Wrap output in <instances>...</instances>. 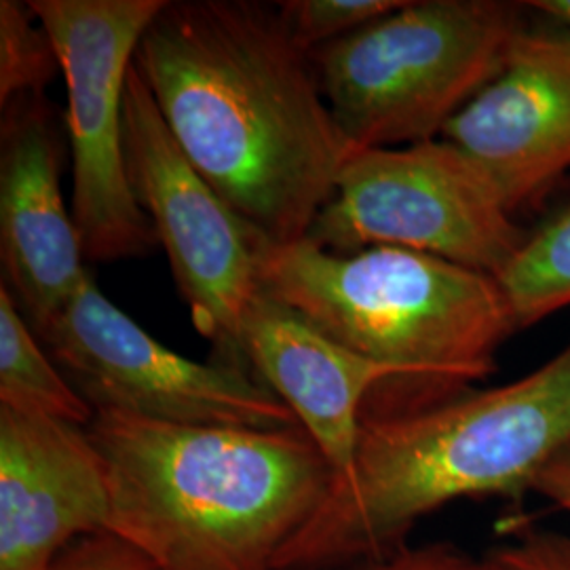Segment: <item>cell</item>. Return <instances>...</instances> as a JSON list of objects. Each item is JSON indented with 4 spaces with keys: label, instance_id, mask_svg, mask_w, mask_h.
I'll return each mask as SVG.
<instances>
[{
    "label": "cell",
    "instance_id": "obj_18",
    "mask_svg": "<svg viewBox=\"0 0 570 570\" xmlns=\"http://www.w3.org/2000/svg\"><path fill=\"white\" fill-rule=\"evenodd\" d=\"M326 570H505L501 569L489 551L484 556L469 553L449 541L412 546L406 543L391 553Z\"/></svg>",
    "mask_w": 570,
    "mask_h": 570
},
{
    "label": "cell",
    "instance_id": "obj_9",
    "mask_svg": "<svg viewBox=\"0 0 570 570\" xmlns=\"http://www.w3.org/2000/svg\"><path fill=\"white\" fill-rule=\"evenodd\" d=\"M94 412L230 428H301L296 414L249 370L188 360L110 303L91 273L39 336Z\"/></svg>",
    "mask_w": 570,
    "mask_h": 570
},
{
    "label": "cell",
    "instance_id": "obj_4",
    "mask_svg": "<svg viewBox=\"0 0 570 570\" xmlns=\"http://www.w3.org/2000/svg\"><path fill=\"white\" fill-rule=\"evenodd\" d=\"M261 287L332 341L393 367L366 416L433 406L489 379L518 330L497 277L402 247L330 254L301 239L271 247Z\"/></svg>",
    "mask_w": 570,
    "mask_h": 570
},
{
    "label": "cell",
    "instance_id": "obj_13",
    "mask_svg": "<svg viewBox=\"0 0 570 570\" xmlns=\"http://www.w3.org/2000/svg\"><path fill=\"white\" fill-rule=\"evenodd\" d=\"M239 348L245 367L296 414L336 478H346L366 402L397 379L395 370L332 341L265 287L245 308Z\"/></svg>",
    "mask_w": 570,
    "mask_h": 570
},
{
    "label": "cell",
    "instance_id": "obj_3",
    "mask_svg": "<svg viewBox=\"0 0 570 570\" xmlns=\"http://www.w3.org/2000/svg\"><path fill=\"white\" fill-rule=\"evenodd\" d=\"M106 530L157 570H277L334 484L303 428L183 425L96 412Z\"/></svg>",
    "mask_w": 570,
    "mask_h": 570
},
{
    "label": "cell",
    "instance_id": "obj_17",
    "mask_svg": "<svg viewBox=\"0 0 570 570\" xmlns=\"http://www.w3.org/2000/svg\"><path fill=\"white\" fill-rule=\"evenodd\" d=\"M406 0H282L277 2L287 35L301 49L313 51L327 42L397 11Z\"/></svg>",
    "mask_w": 570,
    "mask_h": 570
},
{
    "label": "cell",
    "instance_id": "obj_6",
    "mask_svg": "<svg viewBox=\"0 0 570 570\" xmlns=\"http://www.w3.org/2000/svg\"><path fill=\"white\" fill-rule=\"evenodd\" d=\"M330 254L402 247L499 277L529 233L446 140L353 148L308 235Z\"/></svg>",
    "mask_w": 570,
    "mask_h": 570
},
{
    "label": "cell",
    "instance_id": "obj_22",
    "mask_svg": "<svg viewBox=\"0 0 570 570\" xmlns=\"http://www.w3.org/2000/svg\"><path fill=\"white\" fill-rule=\"evenodd\" d=\"M530 7L548 13L553 20L570 28V0H537V2H530Z\"/></svg>",
    "mask_w": 570,
    "mask_h": 570
},
{
    "label": "cell",
    "instance_id": "obj_15",
    "mask_svg": "<svg viewBox=\"0 0 570 570\" xmlns=\"http://www.w3.org/2000/svg\"><path fill=\"white\" fill-rule=\"evenodd\" d=\"M518 330L570 306V207L534 235L499 277Z\"/></svg>",
    "mask_w": 570,
    "mask_h": 570
},
{
    "label": "cell",
    "instance_id": "obj_12",
    "mask_svg": "<svg viewBox=\"0 0 570 570\" xmlns=\"http://www.w3.org/2000/svg\"><path fill=\"white\" fill-rule=\"evenodd\" d=\"M110 492L87 429L0 406V570H49L102 532Z\"/></svg>",
    "mask_w": 570,
    "mask_h": 570
},
{
    "label": "cell",
    "instance_id": "obj_11",
    "mask_svg": "<svg viewBox=\"0 0 570 570\" xmlns=\"http://www.w3.org/2000/svg\"><path fill=\"white\" fill-rule=\"evenodd\" d=\"M2 284L45 334L72 301L89 268L60 188V144L45 96L2 108L0 129Z\"/></svg>",
    "mask_w": 570,
    "mask_h": 570
},
{
    "label": "cell",
    "instance_id": "obj_5",
    "mask_svg": "<svg viewBox=\"0 0 570 570\" xmlns=\"http://www.w3.org/2000/svg\"><path fill=\"white\" fill-rule=\"evenodd\" d=\"M501 0H406L397 11L311 51L346 140L397 148L438 140L524 32Z\"/></svg>",
    "mask_w": 570,
    "mask_h": 570
},
{
    "label": "cell",
    "instance_id": "obj_10",
    "mask_svg": "<svg viewBox=\"0 0 570 570\" xmlns=\"http://www.w3.org/2000/svg\"><path fill=\"white\" fill-rule=\"evenodd\" d=\"M515 214L570 169V35L524 30L497 77L446 125Z\"/></svg>",
    "mask_w": 570,
    "mask_h": 570
},
{
    "label": "cell",
    "instance_id": "obj_16",
    "mask_svg": "<svg viewBox=\"0 0 570 570\" xmlns=\"http://www.w3.org/2000/svg\"><path fill=\"white\" fill-rule=\"evenodd\" d=\"M58 72L56 45L28 2L0 0V108L45 96Z\"/></svg>",
    "mask_w": 570,
    "mask_h": 570
},
{
    "label": "cell",
    "instance_id": "obj_2",
    "mask_svg": "<svg viewBox=\"0 0 570 570\" xmlns=\"http://www.w3.org/2000/svg\"><path fill=\"white\" fill-rule=\"evenodd\" d=\"M570 446V343L501 387L366 416L353 468L282 551L277 570H326L410 543L429 513L461 499L520 501Z\"/></svg>",
    "mask_w": 570,
    "mask_h": 570
},
{
    "label": "cell",
    "instance_id": "obj_7",
    "mask_svg": "<svg viewBox=\"0 0 570 570\" xmlns=\"http://www.w3.org/2000/svg\"><path fill=\"white\" fill-rule=\"evenodd\" d=\"M47 28L68 89L72 220L87 263L138 258L159 245L136 202L122 142L127 75L167 0H26Z\"/></svg>",
    "mask_w": 570,
    "mask_h": 570
},
{
    "label": "cell",
    "instance_id": "obj_8",
    "mask_svg": "<svg viewBox=\"0 0 570 570\" xmlns=\"http://www.w3.org/2000/svg\"><path fill=\"white\" fill-rule=\"evenodd\" d=\"M122 142L134 197L164 245L193 324L216 345L220 362L245 367L242 320L275 245L188 161L134 63L122 98Z\"/></svg>",
    "mask_w": 570,
    "mask_h": 570
},
{
    "label": "cell",
    "instance_id": "obj_19",
    "mask_svg": "<svg viewBox=\"0 0 570 570\" xmlns=\"http://www.w3.org/2000/svg\"><path fill=\"white\" fill-rule=\"evenodd\" d=\"M489 553L505 570H570V532L520 527Z\"/></svg>",
    "mask_w": 570,
    "mask_h": 570
},
{
    "label": "cell",
    "instance_id": "obj_1",
    "mask_svg": "<svg viewBox=\"0 0 570 570\" xmlns=\"http://www.w3.org/2000/svg\"><path fill=\"white\" fill-rule=\"evenodd\" d=\"M134 68L226 204L273 245L305 239L355 146L277 2L167 0Z\"/></svg>",
    "mask_w": 570,
    "mask_h": 570
},
{
    "label": "cell",
    "instance_id": "obj_20",
    "mask_svg": "<svg viewBox=\"0 0 570 570\" xmlns=\"http://www.w3.org/2000/svg\"><path fill=\"white\" fill-rule=\"evenodd\" d=\"M49 570H157L136 548L110 530H102L72 543Z\"/></svg>",
    "mask_w": 570,
    "mask_h": 570
},
{
    "label": "cell",
    "instance_id": "obj_14",
    "mask_svg": "<svg viewBox=\"0 0 570 570\" xmlns=\"http://www.w3.org/2000/svg\"><path fill=\"white\" fill-rule=\"evenodd\" d=\"M0 406L89 428L96 412L45 355L37 332L0 284Z\"/></svg>",
    "mask_w": 570,
    "mask_h": 570
},
{
    "label": "cell",
    "instance_id": "obj_21",
    "mask_svg": "<svg viewBox=\"0 0 570 570\" xmlns=\"http://www.w3.org/2000/svg\"><path fill=\"white\" fill-rule=\"evenodd\" d=\"M532 492L570 513V446L556 454L532 482Z\"/></svg>",
    "mask_w": 570,
    "mask_h": 570
}]
</instances>
